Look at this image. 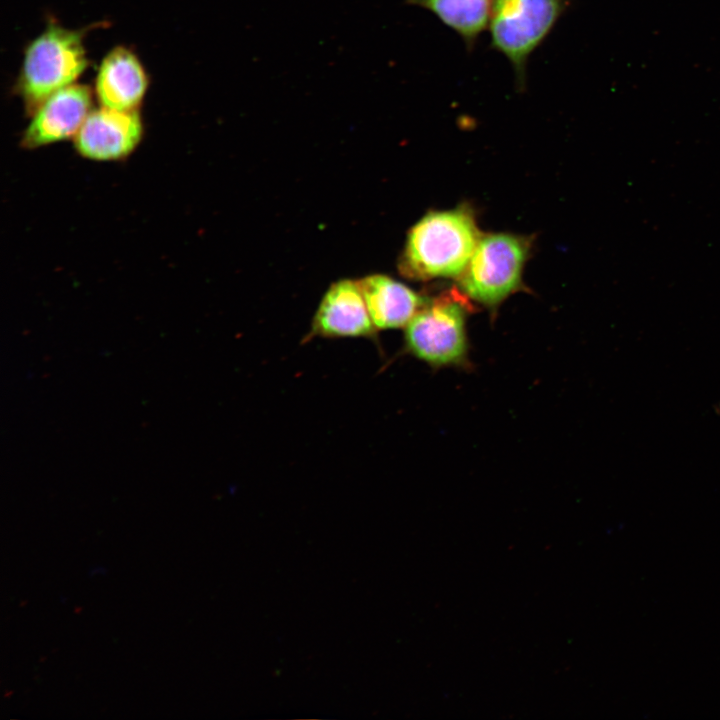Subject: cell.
Masks as SVG:
<instances>
[{"label": "cell", "mask_w": 720, "mask_h": 720, "mask_svg": "<svg viewBox=\"0 0 720 720\" xmlns=\"http://www.w3.org/2000/svg\"><path fill=\"white\" fill-rule=\"evenodd\" d=\"M480 239L468 208L430 212L409 231L399 271L412 280L460 276Z\"/></svg>", "instance_id": "1"}, {"label": "cell", "mask_w": 720, "mask_h": 720, "mask_svg": "<svg viewBox=\"0 0 720 720\" xmlns=\"http://www.w3.org/2000/svg\"><path fill=\"white\" fill-rule=\"evenodd\" d=\"M568 6V0H491L490 47L508 59L520 90L526 88L530 56Z\"/></svg>", "instance_id": "2"}, {"label": "cell", "mask_w": 720, "mask_h": 720, "mask_svg": "<svg viewBox=\"0 0 720 720\" xmlns=\"http://www.w3.org/2000/svg\"><path fill=\"white\" fill-rule=\"evenodd\" d=\"M459 291H449L423 307L407 324V353L432 367L463 365L467 361L466 318L469 302Z\"/></svg>", "instance_id": "3"}, {"label": "cell", "mask_w": 720, "mask_h": 720, "mask_svg": "<svg viewBox=\"0 0 720 720\" xmlns=\"http://www.w3.org/2000/svg\"><path fill=\"white\" fill-rule=\"evenodd\" d=\"M87 66L81 34L50 26L27 47L18 89L30 111L72 85Z\"/></svg>", "instance_id": "4"}, {"label": "cell", "mask_w": 720, "mask_h": 720, "mask_svg": "<svg viewBox=\"0 0 720 720\" xmlns=\"http://www.w3.org/2000/svg\"><path fill=\"white\" fill-rule=\"evenodd\" d=\"M529 250L526 238L511 234L480 237L459 286L476 302L496 307L517 290Z\"/></svg>", "instance_id": "5"}, {"label": "cell", "mask_w": 720, "mask_h": 720, "mask_svg": "<svg viewBox=\"0 0 720 720\" xmlns=\"http://www.w3.org/2000/svg\"><path fill=\"white\" fill-rule=\"evenodd\" d=\"M143 133L136 110L124 111L101 106L91 110L74 137L77 152L95 161H115L127 157L139 144Z\"/></svg>", "instance_id": "6"}, {"label": "cell", "mask_w": 720, "mask_h": 720, "mask_svg": "<svg viewBox=\"0 0 720 720\" xmlns=\"http://www.w3.org/2000/svg\"><path fill=\"white\" fill-rule=\"evenodd\" d=\"M376 332L358 281L343 279L324 294L304 342L315 337L375 339Z\"/></svg>", "instance_id": "7"}, {"label": "cell", "mask_w": 720, "mask_h": 720, "mask_svg": "<svg viewBox=\"0 0 720 720\" xmlns=\"http://www.w3.org/2000/svg\"><path fill=\"white\" fill-rule=\"evenodd\" d=\"M91 104V92L85 85L72 84L56 91L32 112L23 145L37 148L75 137Z\"/></svg>", "instance_id": "8"}, {"label": "cell", "mask_w": 720, "mask_h": 720, "mask_svg": "<svg viewBox=\"0 0 720 720\" xmlns=\"http://www.w3.org/2000/svg\"><path fill=\"white\" fill-rule=\"evenodd\" d=\"M357 281L377 331L406 327L427 301L387 275L372 274Z\"/></svg>", "instance_id": "9"}, {"label": "cell", "mask_w": 720, "mask_h": 720, "mask_svg": "<svg viewBox=\"0 0 720 720\" xmlns=\"http://www.w3.org/2000/svg\"><path fill=\"white\" fill-rule=\"evenodd\" d=\"M146 87V74L131 51L119 47L104 58L96 79V94L101 106L136 110Z\"/></svg>", "instance_id": "10"}, {"label": "cell", "mask_w": 720, "mask_h": 720, "mask_svg": "<svg viewBox=\"0 0 720 720\" xmlns=\"http://www.w3.org/2000/svg\"><path fill=\"white\" fill-rule=\"evenodd\" d=\"M406 3L431 12L461 37L469 51L488 28L491 0H406Z\"/></svg>", "instance_id": "11"}]
</instances>
